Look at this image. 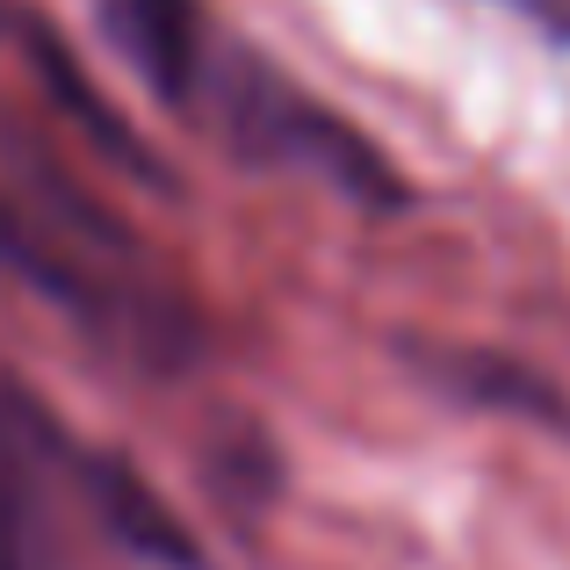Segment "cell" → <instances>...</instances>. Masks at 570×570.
<instances>
[{"instance_id":"obj_1","label":"cell","mask_w":570,"mask_h":570,"mask_svg":"<svg viewBox=\"0 0 570 570\" xmlns=\"http://www.w3.org/2000/svg\"><path fill=\"white\" fill-rule=\"evenodd\" d=\"M167 101L253 174H304V181L347 195L362 209H404V195H412L376 138H362L340 109L304 95L275 58L224 37L217 22L188 51V66L167 87Z\"/></svg>"},{"instance_id":"obj_2","label":"cell","mask_w":570,"mask_h":570,"mask_svg":"<svg viewBox=\"0 0 570 570\" xmlns=\"http://www.w3.org/2000/svg\"><path fill=\"white\" fill-rule=\"evenodd\" d=\"M72 470L51 412L0 368V570H43L51 549V491Z\"/></svg>"},{"instance_id":"obj_3","label":"cell","mask_w":570,"mask_h":570,"mask_svg":"<svg viewBox=\"0 0 570 570\" xmlns=\"http://www.w3.org/2000/svg\"><path fill=\"white\" fill-rule=\"evenodd\" d=\"M412 368L433 376L462 404H484V412H513V419H534V426H549V433H570V397L528 362L476 354V347H412Z\"/></svg>"},{"instance_id":"obj_4","label":"cell","mask_w":570,"mask_h":570,"mask_svg":"<svg viewBox=\"0 0 570 570\" xmlns=\"http://www.w3.org/2000/svg\"><path fill=\"white\" fill-rule=\"evenodd\" d=\"M491 8L520 14L528 29H542L549 43H570V0H491Z\"/></svg>"},{"instance_id":"obj_5","label":"cell","mask_w":570,"mask_h":570,"mask_svg":"<svg viewBox=\"0 0 570 570\" xmlns=\"http://www.w3.org/2000/svg\"><path fill=\"white\" fill-rule=\"evenodd\" d=\"M0 8H8V0H0Z\"/></svg>"}]
</instances>
